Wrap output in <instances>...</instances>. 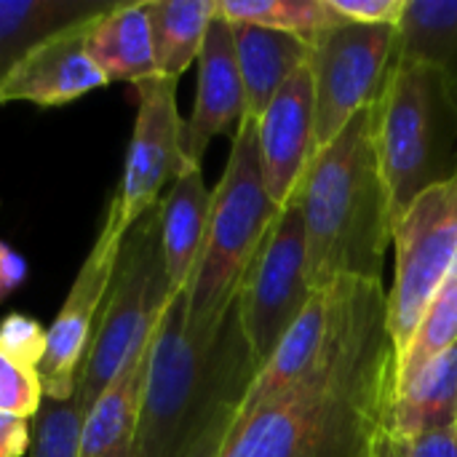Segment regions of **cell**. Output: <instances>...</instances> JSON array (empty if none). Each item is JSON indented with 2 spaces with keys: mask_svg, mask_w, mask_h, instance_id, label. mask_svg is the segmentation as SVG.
<instances>
[{
  "mask_svg": "<svg viewBox=\"0 0 457 457\" xmlns=\"http://www.w3.org/2000/svg\"><path fill=\"white\" fill-rule=\"evenodd\" d=\"M399 445L404 457H457V428H434Z\"/></svg>",
  "mask_w": 457,
  "mask_h": 457,
  "instance_id": "f1b7e54d",
  "label": "cell"
},
{
  "mask_svg": "<svg viewBox=\"0 0 457 457\" xmlns=\"http://www.w3.org/2000/svg\"><path fill=\"white\" fill-rule=\"evenodd\" d=\"M313 287L305 273V228L295 201H289L262 246L249 262L236 305L241 332L257 370L273 356L284 335L305 311Z\"/></svg>",
  "mask_w": 457,
  "mask_h": 457,
  "instance_id": "ba28073f",
  "label": "cell"
},
{
  "mask_svg": "<svg viewBox=\"0 0 457 457\" xmlns=\"http://www.w3.org/2000/svg\"><path fill=\"white\" fill-rule=\"evenodd\" d=\"M457 423V345L396 386L388 431L396 442Z\"/></svg>",
  "mask_w": 457,
  "mask_h": 457,
  "instance_id": "d6986e66",
  "label": "cell"
},
{
  "mask_svg": "<svg viewBox=\"0 0 457 457\" xmlns=\"http://www.w3.org/2000/svg\"><path fill=\"white\" fill-rule=\"evenodd\" d=\"M372 457H404V455H402V445L391 436V431H386V434L378 439Z\"/></svg>",
  "mask_w": 457,
  "mask_h": 457,
  "instance_id": "d6a6232c",
  "label": "cell"
},
{
  "mask_svg": "<svg viewBox=\"0 0 457 457\" xmlns=\"http://www.w3.org/2000/svg\"><path fill=\"white\" fill-rule=\"evenodd\" d=\"M455 428H457V423H455Z\"/></svg>",
  "mask_w": 457,
  "mask_h": 457,
  "instance_id": "e575fe53",
  "label": "cell"
},
{
  "mask_svg": "<svg viewBox=\"0 0 457 457\" xmlns=\"http://www.w3.org/2000/svg\"><path fill=\"white\" fill-rule=\"evenodd\" d=\"M137 118L123 163L120 185L107 214L129 230L166 193V185L185 169L182 131L185 120L177 107V80L153 75L134 86Z\"/></svg>",
  "mask_w": 457,
  "mask_h": 457,
  "instance_id": "30bf717a",
  "label": "cell"
},
{
  "mask_svg": "<svg viewBox=\"0 0 457 457\" xmlns=\"http://www.w3.org/2000/svg\"><path fill=\"white\" fill-rule=\"evenodd\" d=\"M380 171L399 220L426 190L457 177V107L445 70L394 62L375 102Z\"/></svg>",
  "mask_w": 457,
  "mask_h": 457,
  "instance_id": "5b68a950",
  "label": "cell"
},
{
  "mask_svg": "<svg viewBox=\"0 0 457 457\" xmlns=\"http://www.w3.org/2000/svg\"><path fill=\"white\" fill-rule=\"evenodd\" d=\"M126 233L129 230H123L110 214L104 217V225L88 257L83 260L54 324L46 329V353L37 367L46 399H56V402L75 399L78 375L86 361L94 327L104 305Z\"/></svg>",
  "mask_w": 457,
  "mask_h": 457,
  "instance_id": "8fae6325",
  "label": "cell"
},
{
  "mask_svg": "<svg viewBox=\"0 0 457 457\" xmlns=\"http://www.w3.org/2000/svg\"><path fill=\"white\" fill-rule=\"evenodd\" d=\"M453 345H457V268L426 308L410 345L396 356V386L407 383Z\"/></svg>",
  "mask_w": 457,
  "mask_h": 457,
  "instance_id": "cb8c5ba5",
  "label": "cell"
},
{
  "mask_svg": "<svg viewBox=\"0 0 457 457\" xmlns=\"http://www.w3.org/2000/svg\"><path fill=\"white\" fill-rule=\"evenodd\" d=\"M396 54L394 24L340 21L311 43L316 150L327 147L364 107L375 104Z\"/></svg>",
  "mask_w": 457,
  "mask_h": 457,
  "instance_id": "9c48e42d",
  "label": "cell"
},
{
  "mask_svg": "<svg viewBox=\"0 0 457 457\" xmlns=\"http://www.w3.org/2000/svg\"><path fill=\"white\" fill-rule=\"evenodd\" d=\"M29 423L0 415V457H21L29 453Z\"/></svg>",
  "mask_w": 457,
  "mask_h": 457,
  "instance_id": "4dcf8cb0",
  "label": "cell"
},
{
  "mask_svg": "<svg viewBox=\"0 0 457 457\" xmlns=\"http://www.w3.org/2000/svg\"><path fill=\"white\" fill-rule=\"evenodd\" d=\"M295 204L305 228V273L313 289L337 281L383 284L396 220L378 161L375 104L316 153Z\"/></svg>",
  "mask_w": 457,
  "mask_h": 457,
  "instance_id": "7a4b0ae2",
  "label": "cell"
},
{
  "mask_svg": "<svg viewBox=\"0 0 457 457\" xmlns=\"http://www.w3.org/2000/svg\"><path fill=\"white\" fill-rule=\"evenodd\" d=\"M46 394L40 375L32 367H24L0 351V415L29 420L40 410Z\"/></svg>",
  "mask_w": 457,
  "mask_h": 457,
  "instance_id": "484cf974",
  "label": "cell"
},
{
  "mask_svg": "<svg viewBox=\"0 0 457 457\" xmlns=\"http://www.w3.org/2000/svg\"><path fill=\"white\" fill-rule=\"evenodd\" d=\"M27 278V262L8 244L0 241V300L19 289Z\"/></svg>",
  "mask_w": 457,
  "mask_h": 457,
  "instance_id": "1f68e13d",
  "label": "cell"
},
{
  "mask_svg": "<svg viewBox=\"0 0 457 457\" xmlns=\"http://www.w3.org/2000/svg\"><path fill=\"white\" fill-rule=\"evenodd\" d=\"M241 404H230V407H222L212 420L209 426L204 428V434L195 439V445L187 450L185 457H220V450H222V442L236 420V412H238Z\"/></svg>",
  "mask_w": 457,
  "mask_h": 457,
  "instance_id": "f546056e",
  "label": "cell"
},
{
  "mask_svg": "<svg viewBox=\"0 0 457 457\" xmlns=\"http://www.w3.org/2000/svg\"><path fill=\"white\" fill-rule=\"evenodd\" d=\"M91 19H80L21 54L0 78V104L29 102L37 107H62L110 86L107 75L86 51Z\"/></svg>",
  "mask_w": 457,
  "mask_h": 457,
  "instance_id": "4fadbf2b",
  "label": "cell"
},
{
  "mask_svg": "<svg viewBox=\"0 0 457 457\" xmlns=\"http://www.w3.org/2000/svg\"><path fill=\"white\" fill-rule=\"evenodd\" d=\"M394 62L457 70V0H407L396 24Z\"/></svg>",
  "mask_w": 457,
  "mask_h": 457,
  "instance_id": "7402d4cb",
  "label": "cell"
},
{
  "mask_svg": "<svg viewBox=\"0 0 457 457\" xmlns=\"http://www.w3.org/2000/svg\"><path fill=\"white\" fill-rule=\"evenodd\" d=\"M0 351L13 361L37 370L46 353V329L24 313H8L0 321Z\"/></svg>",
  "mask_w": 457,
  "mask_h": 457,
  "instance_id": "4316f807",
  "label": "cell"
},
{
  "mask_svg": "<svg viewBox=\"0 0 457 457\" xmlns=\"http://www.w3.org/2000/svg\"><path fill=\"white\" fill-rule=\"evenodd\" d=\"M450 86H453V99H455V107H457V70L450 75Z\"/></svg>",
  "mask_w": 457,
  "mask_h": 457,
  "instance_id": "836d02e7",
  "label": "cell"
},
{
  "mask_svg": "<svg viewBox=\"0 0 457 457\" xmlns=\"http://www.w3.org/2000/svg\"><path fill=\"white\" fill-rule=\"evenodd\" d=\"M107 5L102 0H0V78L35 43Z\"/></svg>",
  "mask_w": 457,
  "mask_h": 457,
  "instance_id": "44dd1931",
  "label": "cell"
},
{
  "mask_svg": "<svg viewBox=\"0 0 457 457\" xmlns=\"http://www.w3.org/2000/svg\"><path fill=\"white\" fill-rule=\"evenodd\" d=\"M244 83V118L260 120L281 86L311 62V46L289 32L254 24H230Z\"/></svg>",
  "mask_w": 457,
  "mask_h": 457,
  "instance_id": "2e32d148",
  "label": "cell"
},
{
  "mask_svg": "<svg viewBox=\"0 0 457 457\" xmlns=\"http://www.w3.org/2000/svg\"><path fill=\"white\" fill-rule=\"evenodd\" d=\"M153 29L158 75L179 80V75L198 62L217 0H145Z\"/></svg>",
  "mask_w": 457,
  "mask_h": 457,
  "instance_id": "ffe728a7",
  "label": "cell"
},
{
  "mask_svg": "<svg viewBox=\"0 0 457 457\" xmlns=\"http://www.w3.org/2000/svg\"><path fill=\"white\" fill-rule=\"evenodd\" d=\"M86 51L110 83L126 80L137 86L158 75L145 0L110 3L99 11L86 29Z\"/></svg>",
  "mask_w": 457,
  "mask_h": 457,
  "instance_id": "e0dca14e",
  "label": "cell"
},
{
  "mask_svg": "<svg viewBox=\"0 0 457 457\" xmlns=\"http://www.w3.org/2000/svg\"><path fill=\"white\" fill-rule=\"evenodd\" d=\"M396 348L383 284H370L335 348L300 380L238 407L220 457H372L388 431Z\"/></svg>",
  "mask_w": 457,
  "mask_h": 457,
  "instance_id": "6da1fadb",
  "label": "cell"
},
{
  "mask_svg": "<svg viewBox=\"0 0 457 457\" xmlns=\"http://www.w3.org/2000/svg\"><path fill=\"white\" fill-rule=\"evenodd\" d=\"M262 182L276 206L295 201L316 158V99L308 64L297 70L257 120Z\"/></svg>",
  "mask_w": 457,
  "mask_h": 457,
  "instance_id": "7c38bea8",
  "label": "cell"
},
{
  "mask_svg": "<svg viewBox=\"0 0 457 457\" xmlns=\"http://www.w3.org/2000/svg\"><path fill=\"white\" fill-rule=\"evenodd\" d=\"M396 273L386 295L396 356L457 268V177L426 190L394 222Z\"/></svg>",
  "mask_w": 457,
  "mask_h": 457,
  "instance_id": "52a82bcc",
  "label": "cell"
},
{
  "mask_svg": "<svg viewBox=\"0 0 457 457\" xmlns=\"http://www.w3.org/2000/svg\"><path fill=\"white\" fill-rule=\"evenodd\" d=\"M244 83L236 62L233 27L220 13L212 19L201 56L198 88L190 118L182 131V153L187 163H201L214 137L230 131L244 118Z\"/></svg>",
  "mask_w": 457,
  "mask_h": 457,
  "instance_id": "5bb4252c",
  "label": "cell"
},
{
  "mask_svg": "<svg viewBox=\"0 0 457 457\" xmlns=\"http://www.w3.org/2000/svg\"><path fill=\"white\" fill-rule=\"evenodd\" d=\"M407 0H329V8L351 24H399Z\"/></svg>",
  "mask_w": 457,
  "mask_h": 457,
  "instance_id": "83f0119b",
  "label": "cell"
},
{
  "mask_svg": "<svg viewBox=\"0 0 457 457\" xmlns=\"http://www.w3.org/2000/svg\"><path fill=\"white\" fill-rule=\"evenodd\" d=\"M171 295L161 252V214L155 204L129 228L120 244L115 273L75 386V404L83 415L150 345Z\"/></svg>",
  "mask_w": 457,
  "mask_h": 457,
  "instance_id": "8992f818",
  "label": "cell"
},
{
  "mask_svg": "<svg viewBox=\"0 0 457 457\" xmlns=\"http://www.w3.org/2000/svg\"><path fill=\"white\" fill-rule=\"evenodd\" d=\"M158 214L166 278L171 292H179L193 281L212 214V193L204 182L201 163H185L158 201Z\"/></svg>",
  "mask_w": 457,
  "mask_h": 457,
  "instance_id": "9a60e30c",
  "label": "cell"
},
{
  "mask_svg": "<svg viewBox=\"0 0 457 457\" xmlns=\"http://www.w3.org/2000/svg\"><path fill=\"white\" fill-rule=\"evenodd\" d=\"M83 420L75 399H43L29 426V457H80L83 455Z\"/></svg>",
  "mask_w": 457,
  "mask_h": 457,
  "instance_id": "d4e9b609",
  "label": "cell"
},
{
  "mask_svg": "<svg viewBox=\"0 0 457 457\" xmlns=\"http://www.w3.org/2000/svg\"><path fill=\"white\" fill-rule=\"evenodd\" d=\"M217 13L230 24H254L303 37L308 46L340 24L329 0H217Z\"/></svg>",
  "mask_w": 457,
  "mask_h": 457,
  "instance_id": "603a6c76",
  "label": "cell"
},
{
  "mask_svg": "<svg viewBox=\"0 0 457 457\" xmlns=\"http://www.w3.org/2000/svg\"><path fill=\"white\" fill-rule=\"evenodd\" d=\"M150 345L102 391L83 420V455L80 457H131L142 394L150 367Z\"/></svg>",
  "mask_w": 457,
  "mask_h": 457,
  "instance_id": "ac0fdd59",
  "label": "cell"
},
{
  "mask_svg": "<svg viewBox=\"0 0 457 457\" xmlns=\"http://www.w3.org/2000/svg\"><path fill=\"white\" fill-rule=\"evenodd\" d=\"M284 206L262 182L257 120L236 126L228 166L212 190L204 252L187 287V329L198 340H217L236 303L241 278Z\"/></svg>",
  "mask_w": 457,
  "mask_h": 457,
  "instance_id": "277c9868",
  "label": "cell"
},
{
  "mask_svg": "<svg viewBox=\"0 0 457 457\" xmlns=\"http://www.w3.org/2000/svg\"><path fill=\"white\" fill-rule=\"evenodd\" d=\"M257 372L236 303L220 337L198 340L187 329V289L174 292L153 335L131 457L187 455L222 407L244 402Z\"/></svg>",
  "mask_w": 457,
  "mask_h": 457,
  "instance_id": "3957f363",
  "label": "cell"
}]
</instances>
